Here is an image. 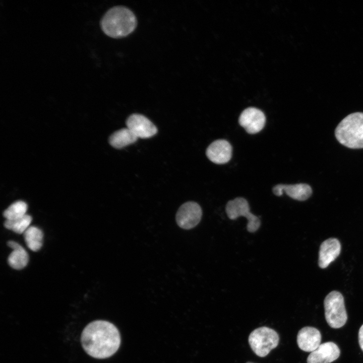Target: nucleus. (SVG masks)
I'll use <instances>...</instances> for the list:
<instances>
[{"label": "nucleus", "instance_id": "9b49d317", "mask_svg": "<svg viewBox=\"0 0 363 363\" xmlns=\"http://www.w3.org/2000/svg\"><path fill=\"white\" fill-rule=\"evenodd\" d=\"M206 154L212 162L218 164H225L231 159L232 147L225 140H217L208 147Z\"/></svg>", "mask_w": 363, "mask_h": 363}, {"label": "nucleus", "instance_id": "f3484780", "mask_svg": "<svg viewBox=\"0 0 363 363\" xmlns=\"http://www.w3.org/2000/svg\"><path fill=\"white\" fill-rule=\"evenodd\" d=\"M43 232L35 226H30L24 233V239L27 247L33 251H37L41 247Z\"/></svg>", "mask_w": 363, "mask_h": 363}, {"label": "nucleus", "instance_id": "f03ea898", "mask_svg": "<svg viewBox=\"0 0 363 363\" xmlns=\"http://www.w3.org/2000/svg\"><path fill=\"white\" fill-rule=\"evenodd\" d=\"M137 24L134 13L123 6H114L108 9L100 22L102 31L114 38L127 36L135 29Z\"/></svg>", "mask_w": 363, "mask_h": 363}, {"label": "nucleus", "instance_id": "a211bd4d", "mask_svg": "<svg viewBox=\"0 0 363 363\" xmlns=\"http://www.w3.org/2000/svg\"><path fill=\"white\" fill-rule=\"evenodd\" d=\"M32 217L27 214L15 220H6L4 223L5 227L18 234L24 233L30 227Z\"/></svg>", "mask_w": 363, "mask_h": 363}, {"label": "nucleus", "instance_id": "1a4fd4ad", "mask_svg": "<svg viewBox=\"0 0 363 363\" xmlns=\"http://www.w3.org/2000/svg\"><path fill=\"white\" fill-rule=\"evenodd\" d=\"M126 125L138 138H149L157 132L156 126L148 118L140 114H131L127 118Z\"/></svg>", "mask_w": 363, "mask_h": 363}, {"label": "nucleus", "instance_id": "9d476101", "mask_svg": "<svg viewBox=\"0 0 363 363\" xmlns=\"http://www.w3.org/2000/svg\"><path fill=\"white\" fill-rule=\"evenodd\" d=\"M338 346L333 342L322 343L314 351L311 352L307 359V363H331L336 360L340 355Z\"/></svg>", "mask_w": 363, "mask_h": 363}, {"label": "nucleus", "instance_id": "f8f14e48", "mask_svg": "<svg viewBox=\"0 0 363 363\" xmlns=\"http://www.w3.org/2000/svg\"><path fill=\"white\" fill-rule=\"evenodd\" d=\"M321 334L319 330L313 327L302 328L297 335L298 347L306 352H313L321 344Z\"/></svg>", "mask_w": 363, "mask_h": 363}, {"label": "nucleus", "instance_id": "20e7f679", "mask_svg": "<svg viewBox=\"0 0 363 363\" xmlns=\"http://www.w3.org/2000/svg\"><path fill=\"white\" fill-rule=\"evenodd\" d=\"M325 319L332 328L343 327L347 320L344 298L339 291L333 290L329 293L324 300Z\"/></svg>", "mask_w": 363, "mask_h": 363}, {"label": "nucleus", "instance_id": "4468645a", "mask_svg": "<svg viewBox=\"0 0 363 363\" xmlns=\"http://www.w3.org/2000/svg\"><path fill=\"white\" fill-rule=\"evenodd\" d=\"M341 245L338 239L329 238L320 245L318 265L322 269L327 267L339 255Z\"/></svg>", "mask_w": 363, "mask_h": 363}, {"label": "nucleus", "instance_id": "dca6fc26", "mask_svg": "<svg viewBox=\"0 0 363 363\" xmlns=\"http://www.w3.org/2000/svg\"><path fill=\"white\" fill-rule=\"evenodd\" d=\"M138 138L128 128L114 132L109 138V144L115 148H122L135 142Z\"/></svg>", "mask_w": 363, "mask_h": 363}, {"label": "nucleus", "instance_id": "423d86ee", "mask_svg": "<svg viewBox=\"0 0 363 363\" xmlns=\"http://www.w3.org/2000/svg\"><path fill=\"white\" fill-rule=\"evenodd\" d=\"M225 211L231 220L241 216L247 218L248 221L247 228L250 232L256 231L260 226V220L250 212L249 203L244 198L238 197L229 201L226 204Z\"/></svg>", "mask_w": 363, "mask_h": 363}, {"label": "nucleus", "instance_id": "39448f33", "mask_svg": "<svg viewBox=\"0 0 363 363\" xmlns=\"http://www.w3.org/2000/svg\"><path fill=\"white\" fill-rule=\"evenodd\" d=\"M279 337L273 329L267 327H259L250 334L248 341L253 352L258 356L265 357L278 344Z\"/></svg>", "mask_w": 363, "mask_h": 363}, {"label": "nucleus", "instance_id": "aec40b11", "mask_svg": "<svg viewBox=\"0 0 363 363\" xmlns=\"http://www.w3.org/2000/svg\"><path fill=\"white\" fill-rule=\"evenodd\" d=\"M358 343L361 349L363 351V324L358 331Z\"/></svg>", "mask_w": 363, "mask_h": 363}, {"label": "nucleus", "instance_id": "6e6552de", "mask_svg": "<svg viewBox=\"0 0 363 363\" xmlns=\"http://www.w3.org/2000/svg\"><path fill=\"white\" fill-rule=\"evenodd\" d=\"M239 125L251 134L261 131L266 123L264 113L255 107H248L241 113L238 118Z\"/></svg>", "mask_w": 363, "mask_h": 363}, {"label": "nucleus", "instance_id": "f257e3e1", "mask_svg": "<svg viewBox=\"0 0 363 363\" xmlns=\"http://www.w3.org/2000/svg\"><path fill=\"white\" fill-rule=\"evenodd\" d=\"M81 342L88 355L96 358H105L116 352L120 346V337L113 324L104 320H96L84 328Z\"/></svg>", "mask_w": 363, "mask_h": 363}, {"label": "nucleus", "instance_id": "ddd939ff", "mask_svg": "<svg viewBox=\"0 0 363 363\" xmlns=\"http://www.w3.org/2000/svg\"><path fill=\"white\" fill-rule=\"evenodd\" d=\"M272 191L277 196H280L285 192L290 198L298 201H305L312 194L311 186L305 183L294 185L278 184L273 188Z\"/></svg>", "mask_w": 363, "mask_h": 363}, {"label": "nucleus", "instance_id": "2eb2a0df", "mask_svg": "<svg viewBox=\"0 0 363 363\" xmlns=\"http://www.w3.org/2000/svg\"><path fill=\"white\" fill-rule=\"evenodd\" d=\"M8 246L13 251L8 257L9 265L15 269H21L28 264L29 257L25 250L18 243L14 241H9Z\"/></svg>", "mask_w": 363, "mask_h": 363}, {"label": "nucleus", "instance_id": "412c9836", "mask_svg": "<svg viewBox=\"0 0 363 363\" xmlns=\"http://www.w3.org/2000/svg\"><path fill=\"white\" fill-rule=\"evenodd\" d=\"M247 363H253V362H247Z\"/></svg>", "mask_w": 363, "mask_h": 363}, {"label": "nucleus", "instance_id": "0eeeda50", "mask_svg": "<svg viewBox=\"0 0 363 363\" xmlns=\"http://www.w3.org/2000/svg\"><path fill=\"white\" fill-rule=\"evenodd\" d=\"M202 215L200 206L196 202L190 201L183 204L176 214L177 225L185 229L194 228L200 222Z\"/></svg>", "mask_w": 363, "mask_h": 363}, {"label": "nucleus", "instance_id": "7ed1b4c3", "mask_svg": "<svg viewBox=\"0 0 363 363\" xmlns=\"http://www.w3.org/2000/svg\"><path fill=\"white\" fill-rule=\"evenodd\" d=\"M335 136L347 148H363V112H353L345 117L336 127Z\"/></svg>", "mask_w": 363, "mask_h": 363}, {"label": "nucleus", "instance_id": "6ab92c4d", "mask_svg": "<svg viewBox=\"0 0 363 363\" xmlns=\"http://www.w3.org/2000/svg\"><path fill=\"white\" fill-rule=\"evenodd\" d=\"M27 210V204L24 201H18L6 209L3 215L6 220H15L25 216Z\"/></svg>", "mask_w": 363, "mask_h": 363}]
</instances>
